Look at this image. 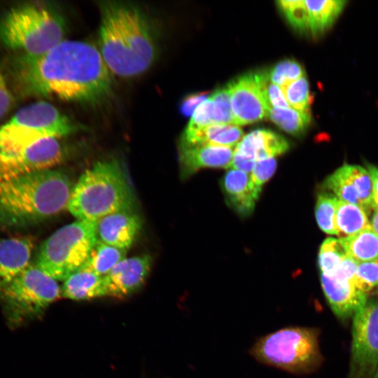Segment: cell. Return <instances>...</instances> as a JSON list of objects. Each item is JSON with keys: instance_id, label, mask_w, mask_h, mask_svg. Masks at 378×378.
Returning <instances> with one entry per match:
<instances>
[{"instance_id": "obj_30", "label": "cell", "mask_w": 378, "mask_h": 378, "mask_svg": "<svg viewBox=\"0 0 378 378\" xmlns=\"http://www.w3.org/2000/svg\"><path fill=\"white\" fill-rule=\"evenodd\" d=\"M290 106L302 113H309L312 96L309 83L304 76L282 88Z\"/></svg>"}, {"instance_id": "obj_21", "label": "cell", "mask_w": 378, "mask_h": 378, "mask_svg": "<svg viewBox=\"0 0 378 378\" xmlns=\"http://www.w3.org/2000/svg\"><path fill=\"white\" fill-rule=\"evenodd\" d=\"M61 293L62 297L76 301L108 296L105 276L80 270L63 281Z\"/></svg>"}, {"instance_id": "obj_20", "label": "cell", "mask_w": 378, "mask_h": 378, "mask_svg": "<svg viewBox=\"0 0 378 378\" xmlns=\"http://www.w3.org/2000/svg\"><path fill=\"white\" fill-rule=\"evenodd\" d=\"M243 136V131L238 125L215 123L196 130H184L179 146L213 144L232 148Z\"/></svg>"}, {"instance_id": "obj_6", "label": "cell", "mask_w": 378, "mask_h": 378, "mask_svg": "<svg viewBox=\"0 0 378 378\" xmlns=\"http://www.w3.org/2000/svg\"><path fill=\"white\" fill-rule=\"evenodd\" d=\"M62 297L57 281L31 263L0 290V306L10 329H18L42 316Z\"/></svg>"}, {"instance_id": "obj_1", "label": "cell", "mask_w": 378, "mask_h": 378, "mask_svg": "<svg viewBox=\"0 0 378 378\" xmlns=\"http://www.w3.org/2000/svg\"><path fill=\"white\" fill-rule=\"evenodd\" d=\"M13 78L24 97L97 104L112 92V74L94 45L64 40L37 55L23 54L14 62Z\"/></svg>"}, {"instance_id": "obj_36", "label": "cell", "mask_w": 378, "mask_h": 378, "mask_svg": "<svg viewBox=\"0 0 378 378\" xmlns=\"http://www.w3.org/2000/svg\"><path fill=\"white\" fill-rule=\"evenodd\" d=\"M262 88L264 97L270 108H291L285 97L282 88L270 80L267 71H262Z\"/></svg>"}, {"instance_id": "obj_19", "label": "cell", "mask_w": 378, "mask_h": 378, "mask_svg": "<svg viewBox=\"0 0 378 378\" xmlns=\"http://www.w3.org/2000/svg\"><path fill=\"white\" fill-rule=\"evenodd\" d=\"M220 186L227 205L239 216L247 217L253 212L258 199L247 173L231 169L223 176Z\"/></svg>"}, {"instance_id": "obj_25", "label": "cell", "mask_w": 378, "mask_h": 378, "mask_svg": "<svg viewBox=\"0 0 378 378\" xmlns=\"http://www.w3.org/2000/svg\"><path fill=\"white\" fill-rule=\"evenodd\" d=\"M127 251L97 239L80 270L106 276L115 265L126 258Z\"/></svg>"}, {"instance_id": "obj_33", "label": "cell", "mask_w": 378, "mask_h": 378, "mask_svg": "<svg viewBox=\"0 0 378 378\" xmlns=\"http://www.w3.org/2000/svg\"><path fill=\"white\" fill-rule=\"evenodd\" d=\"M276 164L275 158H267L255 162L249 177L252 190L257 199L260 197L263 185L274 174Z\"/></svg>"}, {"instance_id": "obj_43", "label": "cell", "mask_w": 378, "mask_h": 378, "mask_svg": "<svg viewBox=\"0 0 378 378\" xmlns=\"http://www.w3.org/2000/svg\"><path fill=\"white\" fill-rule=\"evenodd\" d=\"M370 378H378V368Z\"/></svg>"}, {"instance_id": "obj_35", "label": "cell", "mask_w": 378, "mask_h": 378, "mask_svg": "<svg viewBox=\"0 0 378 378\" xmlns=\"http://www.w3.org/2000/svg\"><path fill=\"white\" fill-rule=\"evenodd\" d=\"M356 286L367 294L378 285V260L359 262L354 277Z\"/></svg>"}, {"instance_id": "obj_39", "label": "cell", "mask_w": 378, "mask_h": 378, "mask_svg": "<svg viewBox=\"0 0 378 378\" xmlns=\"http://www.w3.org/2000/svg\"><path fill=\"white\" fill-rule=\"evenodd\" d=\"M358 264L357 261L346 255L334 272L328 276L338 280H353Z\"/></svg>"}, {"instance_id": "obj_9", "label": "cell", "mask_w": 378, "mask_h": 378, "mask_svg": "<svg viewBox=\"0 0 378 378\" xmlns=\"http://www.w3.org/2000/svg\"><path fill=\"white\" fill-rule=\"evenodd\" d=\"M76 123L47 102L27 105L0 127V151H15L39 140L77 132Z\"/></svg>"}, {"instance_id": "obj_17", "label": "cell", "mask_w": 378, "mask_h": 378, "mask_svg": "<svg viewBox=\"0 0 378 378\" xmlns=\"http://www.w3.org/2000/svg\"><path fill=\"white\" fill-rule=\"evenodd\" d=\"M323 293L334 314L346 319L355 313L367 302V294L360 290L353 280H338L321 274Z\"/></svg>"}, {"instance_id": "obj_38", "label": "cell", "mask_w": 378, "mask_h": 378, "mask_svg": "<svg viewBox=\"0 0 378 378\" xmlns=\"http://www.w3.org/2000/svg\"><path fill=\"white\" fill-rule=\"evenodd\" d=\"M209 92H198L186 96L179 105V112L184 117H190L192 115L200 104L207 99Z\"/></svg>"}, {"instance_id": "obj_7", "label": "cell", "mask_w": 378, "mask_h": 378, "mask_svg": "<svg viewBox=\"0 0 378 378\" xmlns=\"http://www.w3.org/2000/svg\"><path fill=\"white\" fill-rule=\"evenodd\" d=\"M97 240L96 222L76 220L41 244L34 264L54 279L64 281L83 266Z\"/></svg>"}, {"instance_id": "obj_34", "label": "cell", "mask_w": 378, "mask_h": 378, "mask_svg": "<svg viewBox=\"0 0 378 378\" xmlns=\"http://www.w3.org/2000/svg\"><path fill=\"white\" fill-rule=\"evenodd\" d=\"M209 97L214 103L215 123L234 125L230 97L227 86L217 88Z\"/></svg>"}, {"instance_id": "obj_2", "label": "cell", "mask_w": 378, "mask_h": 378, "mask_svg": "<svg viewBox=\"0 0 378 378\" xmlns=\"http://www.w3.org/2000/svg\"><path fill=\"white\" fill-rule=\"evenodd\" d=\"M98 49L112 74L123 78L147 71L158 55L154 27L139 6L128 1L98 2Z\"/></svg>"}, {"instance_id": "obj_8", "label": "cell", "mask_w": 378, "mask_h": 378, "mask_svg": "<svg viewBox=\"0 0 378 378\" xmlns=\"http://www.w3.org/2000/svg\"><path fill=\"white\" fill-rule=\"evenodd\" d=\"M259 362L295 374L308 373L321 363L316 330L288 327L260 338L251 350Z\"/></svg>"}, {"instance_id": "obj_24", "label": "cell", "mask_w": 378, "mask_h": 378, "mask_svg": "<svg viewBox=\"0 0 378 378\" xmlns=\"http://www.w3.org/2000/svg\"><path fill=\"white\" fill-rule=\"evenodd\" d=\"M309 15V30L317 36L328 29L343 10L342 0L304 1Z\"/></svg>"}, {"instance_id": "obj_37", "label": "cell", "mask_w": 378, "mask_h": 378, "mask_svg": "<svg viewBox=\"0 0 378 378\" xmlns=\"http://www.w3.org/2000/svg\"><path fill=\"white\" fill-rule=\"evenodd\" d=\"M211 124H215L214 103L209 97L196 108L185 130H196Z\"/></svg>"}, {"instance_id": "obj_14", "label": "cell", "mask_w": 378, "mask_h": 378, "mask_svg": "<svg viewBox=\"0 0 378 378\" xmlns=\"http://www.w3.org/2000/svg\"><path fill=\"white\" fill-rule=\"evenodd\" d=\"M232 148L198 144L179 146L178 162L182 179H186L204 168H230Z\"/></svg>"}, {"instance_id": "obj_40", "label": "cell", "mask_w": 378, "mask_h": 378, "mask_svg": "<svg viewBox=\"0 0 378 378\" xmlns=\"http://www.w3.org/2000/svg\"><path fill=\"white\" fill-rule=\"evenodd\" d=\"M14 99L4 74L0 71V120L11 109Z\"/></svg>"}, {"instance_id": "obj_18", "label": "cell", "mask_w": 378, "mask_h": 378, "mask_svg": "<svg viewBox=\"0 0 378 378\" xmlns=\"http://www.w3.org/2000/svg\"><path fill=\"white\" fill-rule=\"evenodd\" d=\"M289 147V143L283 136L270 130L257 129L244 136L234 152L255 162L282 155Z\"/></svg>"}, {"instance_id": "obj_32", "label": "cell", "mask_w": 378, "mask_h": 378, "mask_svg": "<svg viewBox=\"0 0 378 378\" xmlns=\"http://www.w3.org/2000/svg\"><path fill=\"white\" fill-rule=\"evenodd\" d=\"M276 4L293 29L300 32L309 29L308 11L304 1L282 0L278 1Z\"/></svg>"}, {"instance_id": "obj_5", "label": "cell", "mask_w": 378, "mask_h": 378, "mask_svg": "<svg viewBox=\"0 0 378 378\" xmlns=\"http://www.w3.org/2000/svg\"><path fill=\"white\" fill-rule=\"evenodd\" d=\"M66 23L60 11L42 2L14 6L0 20V41L26 55L43 54L65 40Z\"/></svg>"}, {"instance_id": "obj_16", "label": "cell", "mask_w": 378, "mask_h": 378, "mask_svg": "<svg viewBox=\"0 0 378 378\" xmlns=\"http://www.w3.org/2000/svg\"><path fill=\"white\" fill-rule=\"evenodd\" d=\"M34 246L30 236L0 237V290L31 264Z\"/></svg>"}, {"instance_id": "obj_4", "label": "cell", "mask_w": 378, "mask_h": 378, "mask_svg": "<svg viewBox=\"0 0 378 378\" xmlns=\"http://www.w3.org/2000/svg\"><path fill=\"white\" fill-rule=\"evenodd\" d=\"M128 180L115 160L98 161L86 169L73 187L68 210L76 218L97 222L111 214L132 210Z\"/></svg>"}, {"instance_id": "obj_11", "label": "cell", "mask_w": 378, "mask_h": 378, "mask_svg": "<svg viewBox=\"0 0 378 378\" xmlns=\"http://www.w3.org/2000/svg\"><path fill=\"white\" fill-rule=\"evenodd\" d=\"M65 156L64 147L58 138L43 139L15 151H0V183L53 169Z\"/></svg>"}, {"instance_id": "obj_10", "label": "cell", "mask_w": 378, "mask_h": 378, "mask_svg": "<svg viewBox=\"0 0 378 378\" xmlns=\"http://www.w3.org/2000/svg\"><path fill=\"white\" fill-rule=\"evenodd\" d=\"M378 368V301H367L353 316L348 378H370Z\"/></svg>"}, {"instance_id": "obj_12", "label": "cell", "mask_w": 378, "mask_h": 378, "mask_svg": "<svg viewBox=\"0 0 378 378\" xmlns=\"http://www.w3.org/2000/svg\"><path fill=\"white\" fill-rule=\"evenodd\" d=\"M231 102L234 124H252L267 117L270 108L262 88V71L241 74L226 85Z\"/></svg>"}, {"instance_id": "obj_27", "label": "cell", "mask_w": 378, "mask_h": 378, "mask_svg": "<svg viewBox=\"0 0 378 378\" xmlns=\"http://www.w3.org/2000/svg\"><path fill=\"white\" fill-rule=\"evenodd\" d=\"M267 117L276 126L292 136L303 135L311 123V115L293 108H270Z\"/></svg>"}, {"instance_id": "obj_26", "label": "cell", "mask_w": 378, "mask_h": 378, "mask_svg": "<svg viewBox=\"0 0 378 378\" xmlns=\"http://www.w3.org/2000/svg\"><path fill=\"white\" fill-rule=\"evenodd\" d=\"M370 225L365 210L360 206L338 200L335 226L341 238L352 236Z\"/></svg>"}, {"instance_id": "obj_28", "label": "cell", "mask_w": 378, "mask_h": 378, "mask_svg": "<svg viewBox=\"0 0 378 378\" xmlns=\"http://www.w3.org/2000/svg\"><path fill=\"white\" fill-rule=\"evenodd\" d=\"M347 255L340 239L332 237L326 239L322 243L318 255L321 274H332Z\"/></svg>"}, {"instance_id": "obj_22", "label": "cell", "mask_w": 378, "mask_h": 378, "mask_svg": "<svg viewBox=\"0 0 378 378\" xmlns=\"http://www.w3.org/2000/svg\"><path fill=\"white\" fill-rule=\"evenodd\" d=\"M323 186L333 192L339 200L360 206L354 164L340 167L327 177Z\"/></svg>"}, {"instance_id": "obj_31", "label": "cell", "mask_w": 378, "mask_h": 378, "mask_svg": "<svg viewBox=\"0 0 378 378\" xmlns=\"http://www.w3.org/2000/svg\"><path fill=\"white\" fill-rule=\"evenodd\" d=\"M267 75L272 83L282 88L305 74L303 67L298 61L285 59L267 71Z\"/></svg>"}, {"instance_id": "obj_41", "label": "cell", "mask_w": 378, "mask_h": 378, "mask_svg": "<svg viewBox=\"0 0 378 378\" xmlns=\"http://www.w3.org/2000/svg\"><path fill=\"white\" fill-rule=\"evenodd\" d=\"M368 170L373 183V208L376 209H378V168L374 165L368 164Z\"/></svg>"}, {"instance_id": "obj_15", "label": "cell", "mask_w": 378, "mask_h": 378, "mask_svg": "<svg viewBox=\"0 0 378 378\" xmlns=\"http://www.w3.org/2000/svg\"><path fill=\"white\" fill-rule=\"evenodd\" d=\"M139 216L132 210L120 211L96 222L97 239L106 244L128 250L141 230Z\"/></svg>"}, {"instance_id": "obj_29", "label": "cell", "mask_w": 378, "mask_h": 378, "mask_svg": "<svg viewBox=\"0 0 378 378\" xmlns=\"http://www.w3.org/2000/svg\"><path fill=\"white\" fill-rule=\"evenodd\" d=\"M338 199L333 195L321 192L317 197L315 216L318 225L323 232L337 234L335 214Z\"/></svg>"}, {"instance_id": "obj_42", "label": "cell", "mask_w": 378, "mask_h": 378, "mask_svg": "<svg viewBox=\"0 0 378 378\" xmlns=\"http://www.w3.org/2000/svg\"><path fill=\"white\" fill-rule=\"evenodd\" d=\"M371 226L373 230L378 234V209H376L372 216Z\"/></svg>"}, {"instance_id": "obj_13", "label": "cell", "mask_w": 378, "mask_h": 378, "mask_svg": "<svg viewBox=\"0 0 378 378\" xmlns=\"http://www.w3.org/2000/svg\"><path fill=\"white\" fill-rule=\"evenodd\" d=\"M152 258L148 254L125 258L106 275L108 296L125 298L137 291L150 273Z\"/></svg>"}, {"instance_id": "obj_23", "label": "cell", "mask_w": 378, "mask_h": 378, "mask_svg": "<svg viewBox=\"0 0 378 378\" xmlns=\"http://www.w3.org/2000/svg\"><path fill=\"white\" fill-rule=\"evenodd\" d=\"M340 240L347 255L358 263L378 260V234L371 225L352 236Z\"/></svg>"}, {"instance_id": "obj_3", "label": "cell", "mask_w": 378, "mask_h": 378, "mask_svg": "<svg viewBox=\"0 0 378 378\" xmlns=\"http://www.w3.org/2000/svg\"><path fill=\"white\" fill-rule=\"evenodd\" d=\"M73 187L69 176L55 169L0 183V225L24 227L68 209Z\"/></svg>"}]
</instances>
